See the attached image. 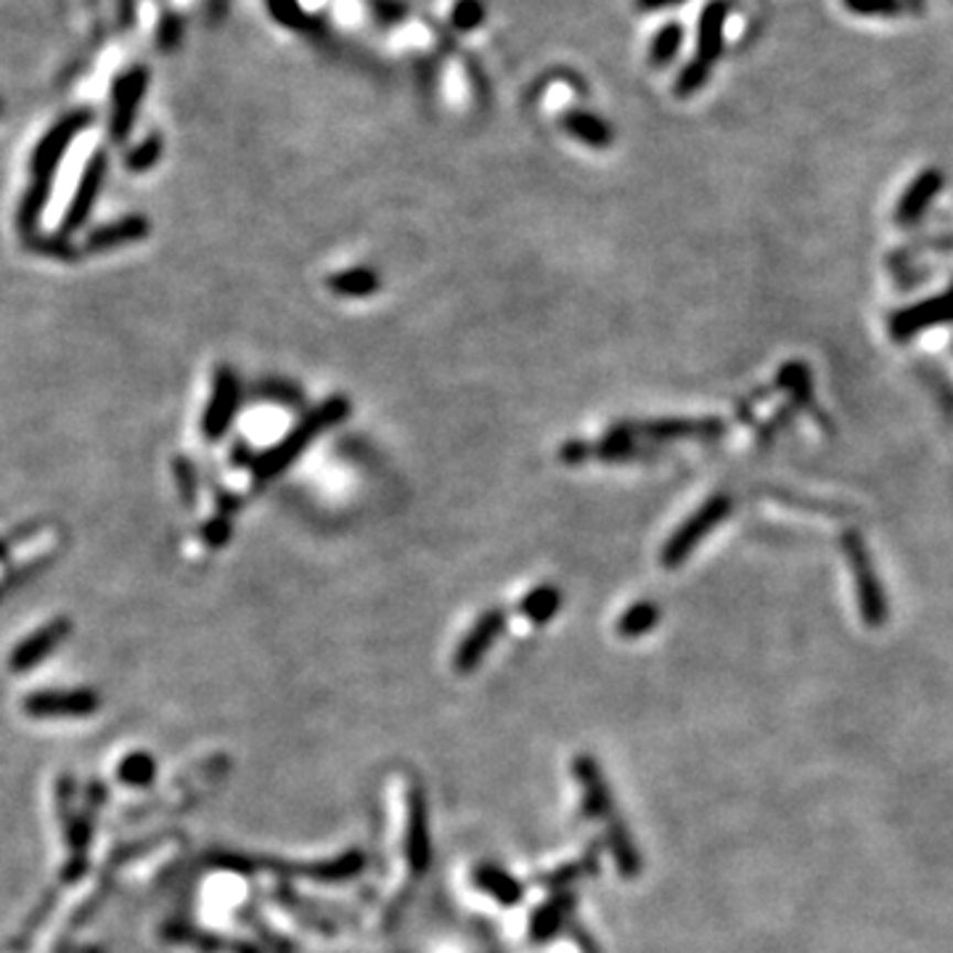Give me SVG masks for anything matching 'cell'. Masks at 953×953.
<instances>
[{
    "label": "cell",
    "mask_w": 953,
    "mask_h": 953,
    "mask_svg": "<svg viewBox=\"0 0 953 953\" xmlns=\"http://www.w3.org/2000/svg\"><path fill=\"white\" fill-rule=\"evenodd\" d=\"M347 413H350V400L345 396L328 398L324 405H318V409L307 413L279 445H273L271 451L252 458V464H249L252 466V477L258 479L260 485L279 477L281 472H286L289 466H292L294 458H300L302 453L307 451V445H311L315 437L324 435L326 430H332V426H337L339 422H345Z\"/></svg>",
    "instance_id": "1"
},
{
    "label": "cell",
    "mask_w": 953,
    "mask_h": 953,
    "mask_svg": "<svg viewBox=\"0 0 953 953\" xmlns=\"http://www.w3.org/2000/svg\"><path fill=\"white\" fill-rule=\"evenodd\" d=\"M732 509L734 503L728 496L707 498V501L702 503L700 509H696L694 515L668 538L665 549H662V564L670 570L681 567V564L692 556L696 545L705 541L710 532L718 528L721 522H726L728 515H732Z\"/></svg>",
    "instance_id": "2"
},
{
    "label": "cell",
    "mask_w": 953,
    "mask_h": 953,
    "mask_svg": "<svg viewBox=\"0 0 953 953\" xmlns=\"http://www.w3.org/2000/svg\"><path fill=\"white\" fill-rule=\"evenodd\" d=\"M94 120H96V115L90 109H75V111H69V115H64L62 120H58L54 128H51L48 133H45L41 141H37L35 151H32V160H30L32 177L54 181L58 162L64 160V154H67L72 141H75V138L80 136L83 130H88L90 124H94Z\"/></svg>",
    "instance_id": "3"
},
{
    "label": "cell",
    "mask_w": 953,
    "mask_h": 953,
    "mask_svg": "<svg viewBox=\"0 0 953 953\" xmlns=\"http://www.w3.org/2000/svg\"><path fill=\"white\" fill-rule=\"evenodd\" d=\"M149 80L151 72L147 67H130L115 80L109 115V136L115 143H124L133 133L138 109H141L143 96L149 90Z\"/></svg>",
    "instance_id": "4"
},
{
    "label": "cell",
    "mask_w": 953,
    "mask_h": 953,
    "mask_svg": "<svg viewBox=\"0 0 953 953\" xmlns=\"http://www.w3.org/2000/svg\"><path fill=\"white\" fill-rule=\"evenodd\" d=\"M107 170H109V156L104 154V151H96V154L88 160V164H85L80 183H77V191H75V196H72L67 215H64L58 234L72 236L85 226V220L90 218V209H94L96 199H98V191H101V186H104Z\"/></svg>",
    "instance_id": "5"
},
{
    "label": "cell",
    "mask_w": 953,
    "mask_h": 953,
    "mask_svg": "<svg viewBox=\"0 0 953 953\" xmlns=\"http://www.w3.org/2000/svg\"><path fill=\"white\" fill-rule=\"evenodd\" d=\"M503 626H506L503 609H488V613L479 615L469 633L464 636V641L458 643L456 657H453V668H456L458 673H472V670L483 662V657L488 654L492 643L498 641V636L503 633Z\"/></svg>",
    "instance_id": "6"
},
{
    "label": "cell",
    "mask_w": 953,
    "mask_h": 953,
    "mask_svg": "<svg viewBox=\"0 0 953 953\" xmlns=\"http://www.w3.org/2000/svg\"><path fill=\"white\" fill-rule=\"evenodd\" d=\"M732 14V3L728 0H710L702 9L700 24H696V51L692 62L702 64V67L713 72L715 62L723 54V45H726V22Z\"/></svg>",
    "instance_id": "7"
},
{
    "label": "cell",
    "mask_w": 953,
    "mask_h": 953,
    "mask_svg": "<svg viewBox=\"0 0 953 953\" xmlns=\"http://www.w3.org/2000/svg\"><path fill=\"white\" fill-rule=\"evenodd\" d=\"M236 411H239V379H236V373L231 368H218V373H215V390H213V400H209L207 411H205V422H202V430H205L207 440H220L228 432V426H231Z\"/></svg>",
    "instance_id": "8"
},
{
    "label": "cell",
    "mask_w": 953,
    "mask_h": 953,
    "mask_svg": "<svg viewBox=\"0 0 953 953\" xmlns=\"http://www.w3.org/2000/svg\"><path fill=\"white\" fill-rule=\"evenodd\" d=\"M636 437L657 440V443H668V440L681 437H718L723 435V422L718 419H657V422H639L628 424Z\"/></svg>",
    "instance_id": "9"
},
{
    "label": "cell",
    "mask_w": 953,
    "mask_h": 953,
    "mask_svg": "<svg viewBox=\"0 0 953 953\" xmlns=\"http://www.w3.org/2000/svg\"><path fill=\"white\" fill-rule=\"evenodd\" d=\"M96 707L98 700L90 692H43L32 694L24 705V710L37 718H62V715L80 718V715L96 713Z\"/></svg>",
    "instance_id": "10"
},
{
    "label": "cell",
    "mask_w": 953,
    "mask_h": 953,
    "mask_svg": "<svg viewBox=\"0 0 953 953\" xmlns=\"http://www.w3.org/2000/svg\"><path fill=\"white\" fill-rule=\"evenodd\" d=\"M151 231V223L143 215H128L109 226H98L88 234L83 249L85 252H107V249H117L124 245H133V241L147 239Z\"/></svg>",
    "instance_id": "11"
},
{
    "label": "cell",
    "mask_w": 953,
    "mask_h": 953,
    "mask_svg": "<svg viewBox=\"0 0 953 953\" xmlns=\"http://www.w3.org/2000/svg\"><path fill=\"white\" fill-rule=\"evenodd\" d=\"M575 777L583 787V811L591 819H613V794H609L607 781H604L599 766L594 758H577L575 760Z\"/></svg>",
    "instance_id": "12"
},
{
    "label": "cell",
    "mask_w": 953,
    "mask_h": 953,
    "mask_svg": "<svg viewBox=\"0 0 953 953\" xmlns=\"http://www.w3.org/2000/svg\"><path fill=\"white\" fill-rule=\"evenodd\" d=\"M67 633H69L67 620H54L51 626H45L37 630V633H32L30 639L19 643L14 654H11V670L35 668L37 662H43L45 657L54 652L58 643L67 639Z\"/></svg>",
    "instance_id": "13"
},
{
    "label": "cell",
    "mask_w": 953,
    "mask_h": 953,
    "mask_svg": "<svg viewBox=\"0 0 953 953\" xmlns=\"http://www.w3.org/2000/svg\"><path fill=\"white\" fill-rule=\"evenodd\" d=\"M559 122H562L564 133L575 138V141L586 143L588 149L604 151L607 147H613V141H615L613 128H609V124L604 122L602 117L591 115V111H583V109L564 111L562 120Z\"/></svg>",
    "instance_id": "14"
},
{
    "label": "cell",
    "mask_w": 953,
    "mask_h": 953,
    "mask_svg": "<svg viewBox=\"0 0 953 953\" xmlns=\"http://www.w3.org/2000/svg\"><path fill=\"white\" fill-rule=\"evenodd\" d=\"M405 853L413 874H424L430 866V830H426V808L419 792L411 794L409 805V837H405Z\"/></svg>",
    "instance_id": "15"
},
{
    "label": "cell",
    "mask_w": 953,
    "mask_h": 953,
    "mask_svg": "<svg viewBox=\"0 0 953 953\" xmlns=\"http://www.w3.org/2000/svg\"><path fill=\"white\" fill-rule=\"evenodd\" d=\"M940 188H943V175H940V170H924V173L911 183L909 191H906L903 199H900L898 223L909 226V223H917L922 218L924 209L932 205V199H935Z\"/></svg>",
    "instance_id": "16"
},
{
    "label": "cell",
    "mask_w": 953,
    "mask_h": 953,
    "mask_svg": "<svg viewBox=\"0 0 953 953\" xmlns=\"http://www.w3.org/2000/svg\"><path fill=\"white\" fill-rule=\"evenodd\" d=\"M951 318H953V292L943 294V297L932 302H924V305L911 307V311H903L896 321H892V332H896V337H909V334L919 332V328H927L932 324H940V321H951Z\"/></svg>",
    "instance_id": "17"
},
{
    "label": "cell",
    "mask_w": 953,
    "mask_h": 953,
    "mask_svg": "<svg viewBox=\"0 0 953 953\" xmlns=\"http://www.w3.org/2000/svg\"><path fill=\"white\" fill-rule=\"evenodd\" d=\"M641 453L639 437L630 432L628 424L613 426L599 443H591V458H602V462H626Z\"/></svg>",
    "instance_id": "18"
},
{
    "label": "cell",
    "mask_w": 953,
    "mask_h": 953,
    "mask_svg": "<svg viewBox=\"0 0 953 953\" xmlns=\"http://www.w3.org/2000/svg\"><path fill=\"white\" fill-rule=\"evenodd\" d=\"M326 286L332 289L334 294H339V297L364 300V297H371L381 284H379V275L373 273L371 268H347V271L328 275Z\"/></svg>",
    "instance_id": "19"
},
{
    "label": "cell",
    "mask_w": 953,
    "mask_h": 953,
    "mask_svg": "<svg viewBox=\"0 0 953 953\" xmlns=\"http://www.w3.org/2000/svg\"><path fill=\"white\" fill-rule=\"evenodd\" d=\"M475 882L479 890L488 892L490 898H496L498 903L503 906H515L522 900V885H519L511 874H506L503 869H498V866L492 864L479 866L475 871Z\"/></svg>",
    "instance_id": "20"
},
{
    "label": "cell",
    "mask_w": 953,
    "mask_h": 953,
    "mask_svg": "<svg viewBox=\"0 0 953 953\" xmlns=\"http://www.w3.org/2000/svg\"><path fill=\"white\" fill-rule=\"evenodd\" d=\"M559 607H562V591L556 586H538L519 602V615L535 626H543L559 613Z\"/></svg>",
    "instance_id": "21"
},
{
    "label": "cell",
    "mask_w": 953,
    "mask_h": 953,
    "mask_svg": "<svg viewBox=\"0 0 953 953\" xmlns=\"http://www.w3.org/2000/svg\"><path fill=\"white\" fill-rule=\"evenodd\" d=\"M570 903H572V898L567 896V892H564V896L551 898L549 903H543L541 909L535 911V917H532V922H530V935H532V940L543 943V940L554 938L556 930L564 922V917H567Z\"/></svg>",
    "instance_id": "22"
},
{
    "label": "cell",
    "mask_w": 953,
    "mask_h": 953,
    "mask_svg": "<svg viewBox=\"0 0 953 953\" xmlns=\"http://www.w3.org/2000/svg\"><path fill=\"white\" fill-rule=\"evenodd\" d=\"M609 845H613V856L617 860V866H620L622 877H639L641 871V858L639 853H636L633 840H630V834L626 826H622L620 819H609Z\"/></svg>",
    "instance_id": "23"
},
{
    "label": "cell",
    "mask_w": 953,
    "mask_h": 953,
    "mask_svg": "<svg viewBox=\"0 0 953 953\" xmlns=\"http://www.w3.org/2000/svg\"><path fill=\"white\" fill-rule=\"evenodd\" d=\"M51 183L54 181H43V177H32L28 194H24L22 205H19V228H22L24 234H35L37 220H41L45 205H48L51 199Z\"/></svg>",
    "instance_id": "24"
},
{
    "label": "cell",
    "mask_w": 953,
    "mask_h": 953,
    "mask_svg": "<svg viewBox=\"0 0 953 953\" xmlns=\"http://www.w3.org/2000/svg\"><path fill=\"white\" fill-rule=\"evenodd\" d=\"M657 622H660V609L652 602H639L633 607L626 609V615L617 622V633L622 639H641L643 633H649Z\"/></svg>",
    "instance_id": "25"
},
{
    "label": "cell",
    "mask_w": 953,
    "mask_h": 953,
    "mask_svg": "<svg viewBox=\"0 0 953 953\" xmlns=\"http://www.w3.org/2000/svg\"><path fill=\"white\" fill-rule=\"evenodd\" d=\"M683 45V28L681 24L670 22L662 30L654 32L652 43H649V64L652 67H668L675 56H679Z\"/></svg>",
    "instance_id": "26"
},
{
    "label": "cell",
    "mask_w": 953,
    "mask_h": 953,
    "mask_svg": "<svg viewBox=\"0 0 953 953\" xmlns=\"http://www.w3.org/2000/svg\"><path fill=\"white\" fill-rule=\"evenodd\" d=\"M266 6L268 14H271L275 24H281V28L294 32H307L315 28L313 14H307V11L302 9L300 0H266Z\"/></svg>",
    "instance_id": "27"
},
{
    "label": "cell",
    "mask_w": 953,
    "mask_h": 953,
    "mask_svg": "<svg viewBox=\"0 0 953 953\" xmlns=\"http://www.w3.org/2000/svg\"><path fill=\"white\" fill-rule=\"evenodd\" d=\"M162 136H147L138 147H133L124 154V167L130 170V173H147V170L154 167L156 162L162 160Z\"/></svg>",
    "instance_id": "28"
},
{
    "label": "cell",
    "mask_w": 953,
    "mask_h": 953,
    "mask_svg": "<svg viewBox=\"0 0 953 953\" xmlns=\"http://www.w3.org/2000/svg\"><path fill=\"white\" fill-rule=\"evenodd\" d=\"M451 19H453V28L456 30H462V32L477 30L479 24L485 22L483 0H456V6H453V11H451Z\"/></svg>",
    "instance_id": "29"
},
{
    "label": "cell",
    "mask_w": 953,
    "mask_h": 953,
    "mask_svg": "<svg viewBox=\"0 0 953 953\" xmlns=\"http://www.w3.org/2000/svg\"><path fill=\"white\" fill-rule=\"evenodd\" d=\"M594 871H596V853H588V856L577 860V864L562 866V871L543 877V882L549 887H567L570 882H577V879L588 877V874H594Z\"/></svg>",
    "instance_id": "30"
},
{
    "label": "cell",
    "mask_w": 953,
    "mask_h": 953,
    "mask_svg": "<svg viewBox=\"0 0 953 953\" xmlns=\"http://www.w3.org/2000/svg\"><path fill=\"white\" fill-rule=\"evenodd\" d=\"M906 0H845V9L858 17H898Z\"/></svg>",
    "instance_id": "31"
},
{
    "label": "cell",
    "mask_w": 953,
    "mask_h": 953,
    "mask_svg": "<svg viewBox=\"0 0 953 953\" xmlns=\"http://www.w3.org/2000/svg\"><path fill=\"white\" fill-rule=\"evenodd\" d=\"M183 41V19L177 14H164L160 22V30H156V43H160L162 54H170V51H175L177 45Z\"/></svg>",
    "instance_id": "32"
},
{
    "label": "cell",
    "mask_w": 953,
    "mask_h": 953,
    "mask_svg": "<svg viewBox=\"0 0 953 953\" xmlns=\"http://www.w3.org/2000/svg\"><path fill=\"white\" fill-rule=\"evenodd\" d=\"M32 247H35L37 252L51 255V258H64V260L75 258V249L69 247L67 236H62V234L41 236V239H32Z\"/></svg>",
    "instance_id": "33"
},
{
    "label": "cell",
    "mask_w": 953,
    "mask_h": 953,
    "mask_svg": "<svg viewBox=\"0 0 953 953\" xmlns=\"http://www.w3.org/2000/svg\"><path fill=\"white\" fill-rule=\"evenodd\" d=\"M559 458H562V462L570 464V466L588 462L591 443H583V440H570V443H564L562 451H559Z\"/></svg>",
    "instance_id": "34"
},
{
    "label": "cell",
    "mask_w": 953,
    "mask_h": 953,
    "mask_svg": "<svg viewBox=\"0 0 953 953\" xmlns=\"http://www.w3.org/2000/svg\"><path fill=\"white\" fill-rule=\"evenodd\" d=\"M202 535H205V541L209 545L228 543V538H231V522H228V519H223V517L209 519V522L205 524V530H202Z\"/></svg>",
    "instance_id": "35"
},
{
    "label": "cell",
    "mask_w": 953,
    "mask_h": 953,
    "mask_svg": "<svg viewBox=\"0 0 953 953\" xmlns=\"http://www.w3.org/2000/svg\"><path fill=\"white\" fill-rule=\"evenodd\" d=\"M175 475H177V485H181V492L186 501H194L196 498V475H194V466L188 462H177L175 466Z\"/></svg>",
    "instance_id": "36"
},
{
    "label": "cell",
    "mask_w": 953,
    "mask_h": 953,
    "mask_svg": "<svg viewBox=\"0 0 953 953\" xmlns=\"http://www.w3.org/2000/svg\"><path fill=\"white\" fill-rule=\"evenodd\" d=\"M689 3V0H636V9L639 11H665L675 9V6Z\"/></svg>",
    "instance_id": "37"
},
{
    "label": "cell",
    "mask_w": 953,
    "mask_h": 953,
    "mask_svg": "<svg viewBox=\"0 0 953 953\" xmlns=\"http://www.w3.org/2000/svg\"><path fill=\"white\" fill-rule=\"evenodd\" d=\"M405 14V9L400 3H390V0H385V3H377V17L385 19V22H396Z\"/></svg>",
    "instance_id": "38"
},
{
    "label": "cell",
    "mask_w": 953,
    "mask_h": 953,
    "mask_svg": "<svg viewBox=\"0 0 953 953\" xmlns=\"http://www.w3.org/2000/svg\"><path fill=\"white\" fill-rule=\"evenodd\" d=\"M909 3L913 6V9H919V6H922V0H909Z\"/></svg>",
    "instance_id": "39"
},
{
    "label": "cell",
    "mask_w": 953,
    "mask_h": 953,
    "mask_svg": "<svg viewBox=\"0 0 953 953\" xmlns=\"http://www.w3.org/2000/svg\"><path fill=\"white\" fill-rule=\"evenodd\" d=\"M0 115H3V101H0Z\"/></svg>",
    "instance_id": "40"
}]
</instances>
